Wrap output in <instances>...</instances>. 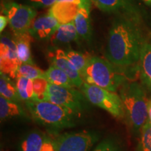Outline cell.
Returning <instances> with one entry per match:
<instances>
[{"label":"cell","instance_id":"obj_1","mask_svg":"<svg viewBox=\"0 0 151 151\" xmlns=\"http://www.w3.org/2000/svg\"><path fill=\"white\" fill-rule=\"evenodd\" d=\"M148 43L149 34L139 14H118L109 30L106 58L118 67H132L139 61Z\"/></svg>","mask_w":151,"mask_h":151},{"label":"cell","instance_id":"obj_2","mask_svg":"<svg viewBox=\"0 0 151 151\" xmlns=\"http://www.w3.org/2000/svg\"><path fill=\"white\" fill-rule=\"evenodd\" d=\"M122 99L127 124L136 134H140L143 126L148 120V104L146 88L135 81L125 82L120 87Z\"/></svg>","mask_w":151,"mask_h":151},{"label":"cell","instance_id":"obj_3","mask_svg":"<svg viewBox=\"0 0 151 151\" xmlns=\"http://www.w3.org/2000/svg\"><path fill=\"white\" fill-rule=\"evenodd\" d=\"M25 104L36 122L53 132L74 127L81 117L71 109L49 101H29Z\"/></svg>","mask_w":151,"mask_h":151},{"label":"cell","instance_id":"obj_4","mask_svg":"<svg viewBox=\"0 0 151 151\" xmlns=\"http://www.w3.org/2000/svg\"><path fill=\"white\" fill-rule=\"evenodd\" d=\"M81 77L87 83L95 85L113 92L127 81L124 67L95 56L90 57Z\"/></svg>","mask_w":151,"mask_h":151},{"label":"cell","instance_id":"obj_5","mask_svg":"<svg viewBox=\"0 0 151 151\" xmlns=\"http://www.w3.org/2000/svg\"><path fill=\"white\" fill-rule=\"evenodd\" d=\"M80 89L90 103L107 111L115 118H124L122 99L115 92L86 82Z\"/></svg>","mask_w":151,"mask_h":151},{"label":"cell","instance_id":"obj_6","mask_svg":"<svg viewBox=\"0 0 151 151\" xmlns=\"http://www.w3.org/2000/svg\"><path fill=\"white\" fill-rule=\"evenodd\" d=\"M46 101L68 108L79 116L88 108V100L82 91L49 83Z\"/></svg>","mask_w":151,"mask_h":151},{"label":"cell","instance_id":"obj_7","mask_svg":"<svg viewBox=\"0 0 151 151\" xmlns=\"http://www.w3.org/2000/svg\"><path fill=\"white\" fill-rule=\"evenodd\" d=\"M99 139L97 132L81 130L58 134L54 139L58 151H90Z\"/></svg>","mask_w":151,"mask_h":151},{"label":"cell","instance_id":"obj_8","mask_svg":"<svg viewBox=\"0 0 151 151\" xmlns=\"http://www.w3.org/2000/svg\"><path fill=\"white\" fill-rule=\"evenodd\" d=\"M1 6L4 15L8 17L9 25L14 35L27 32L37 16L35 9L14 1H8Z\"/></svg>","mask_w":151,"mask_h":151},{"label":"cell","instance_id":"obj_9","mask_svg":"<svg viewBox=\"0 0 151 151\" xmlns=\"http://www.w3.org/2000/svg\"><path fill=\"white\" fill-rule=\"evenodd\" d=\"M18 58L16 42L8 36H1L0 70L11 78H16V72L21 65Z\"/></svg>","mask_w":151,"mask_h":151},{"label":"cell","instance_id":"obj_10","mask_svg":"<svg viewBox=\"0 0 151 151\" xmlns=\"http://www.w3.org/2000/svg\"><path fill=\"white\" fill-rule=\"evenodd\" d=\"M48 59L51 65L60 68L69 76L75 87L78 88H81L84 81L83 80L80 73L73 67V66L69 62V59L66 55L65 51L61 49L57 48L53 51L49 52Z\"/></svg>","mask_w":151,"mask_h":151},{"label":"cell","instance_id":"obj_11","mask_svg":"<svg viewBox=\"0 0 151 151\" xmlns=\"http://www.w3.org/2000/svg\"><path fill=\"white\" fill-rule=\"evenodd\" d=\"M60 24L50 15L47 14L35 18L32 22L28 32L38 39H50Z\"/></svg>","mask_w":151,"mask_h":151},{"label":"cell","instance_id":"obj_12","mask_svg":"<svg viewBox=\"0 0 151 151\" xmlns=\"http://www.w3.org/2000/svg\"><path fill=\"white\" fill-rule=\"evenodd\" d=\"M98 9L108 14H139L132 0H90Z\"/></svg>","mask_w":151,"mask_h":151},{"label":"cell","instance_id":"obj_13","mask_svg":"<svg viewBox=\"0 0 151 151\" xmlns=\"http://www.w3.org/2000/svg\"><path fill=\"white\" fill-rule=\"evenodd\" d=\"M80 5L71 2H56L50 7L48 14L55 18L60 24L73 22L78 14Z\"/></svg>","mask_w":151,"mask_h":151},{"label":"cell","instance_id":"obj_14","mask_svg":"<svg viewBox=\"0 0 151 151\" xmlns=\"http://www.w3.org/2000/svg\"><path fill=\"white\" fill-rule=\"evenodd\" d=\"M139 62L141 85L146 90L151 91V42L143 49Z\"/></svg>","mask_w":151,"mask_h":151},{"label":"cell","instance_id":"obj_15","mask_svg":"<svg viewBox=\"0 0 151 151\" xmlns=\"http://www.w3.org/2000/svg\"><path fill=\"white\" fill-rule=\"evenodd\" d=\"M90 11V6H81L78 14L73 20L79 37L87 41H89L92 37Z\"/></svg>","mask_w":151,"mask_h":151},{"label":"cell","instance_id":"obj_16","mask_svg":"<svg viewBox=\"0 0 151 151\" xmlns=\"http://www.w3.org/2000/svg\"><path fill=\"white\" fill-rule=\"evenodd\" d=\"M79 35L76 29L74 22L60 24L58 29L50 38L52 45H62L76 41Z\"/></svg>","mask_w":151,"mask_h":151},{"label":"cell","instance_id":"obj_17","mask_svg":"<svg viewBox=\"0 0 151 151\" xmlns=\"http://www.w3.org/2000/svg\"><path fill=\"white\" fill-rule=\"evenodd\" d=\"M16 118H28L25 111L20 103L7 99L0 96V119L1 121Z\"/></svg>","mask_w":151,"mask_h":151},{"label":"cell","instance_id":"obj_18","mask_svg":"<svg viewBox=\"0 0 151 151\" xmlns=\"http://www.w3.org/2000/svg\"><path fill=\"white\" fill-rule=\"evenodd\" d=\"M14 39L16 42L18 58L21 64H31L34 65L32 58L30 46L34 38L30 34L25 32L21 35H16Z\"/></svg>","mask_w":151,"mask_h":151},{"label":"cell","instance_id":"obj_19","mask_svg":"<svg viewBox=\"0 0 151 151\" xmlns=\"http://www.w3.org/2000/svg\"><path fill=\"white\" fill-rule=\"evenodd\" d=\"M44 78L48 81L49 83L56 86L69 88H73L75 87L69 76L53 65H50V67L45 71Z\"/></svg>","mask_w":151,"mask_h":151},{"label":"cell","instance_id":"obj_20","mask_svg":"<svg viewBox=\"0 0 151 151\" xmlns=\"http://www.w3.org/2000/svg\"><path fill=\"white\" fill-rule=\"evenodd\" d=\"M45 134L39 130L30 131L21 139L20 151H41Z\"/></svg>","mask_w":151,"mask_h":151},{"label":"cell","instance_id":"obj_21","mask_svg":"<svg viewBox=\"0 0 151 151\" xmlns=\"http://www.w3.org/2000/svg\"><path fill=\"white\" fill-rule=\"evenodd\" d=\"M0 94L6 99L20 103L22 101L14 84L8 76L0 73Z\"/></svg>","mask_w":151,"mask_h":151},{"label":"cell","instance_id":"obj_22","mask_svg":"<svg viewBox=\"0 0 151 151\" xmlns=\"http://www.w3.org/2000/svg\"><path fill=\"white\" fill-rule=\"evenodd\" d=\"M16 86L22 101H24V102L32 101L35 97L33 80L23 77L17 78Z\"/></svg>","mask_w":151,"mask_h":151},{"label":"cell","instance_id":"obj_23","mask_svg":"<svg viewBox=\"0 0 151 151\" xmlns=\"http://www.w3.org/2000/svg\"><path fill=\"white\" fill-rule=\"evenodd\" d=\"M44 72L35 65L22 64L17 70L16 78L23 77L34 80L38 78H44Z\"/></svg>","mask_w":151,"mask_h":151},{"label":"cell","instance_id":"obj_24","mask_svg":"<svg viewBox=\"0 0 151 151\" xmlns=\"http://www.w3.org/2000/svg\"><path fill=\"white\" fill-rule=\"evenodd\" d=\"M65 53L73 67L80 73L81 76L82 75L86 69L90 57L85 55L84 54L75 50H68L65 51Z\"/></svg>","mask_w":151,"mask_h":151},{"label":"cell","instance_id":"obj_25","mask_svg":"<svg viewBox=\"0 0 151 151\" xmlns=\"http://www.w3.org/2000/svg\"><path fill=\"white\" fill-rule=\"evenodd\" d=\"M137 151H151V123L148 119L141 129Z\"/></svg>","mask_w":151,"mask_h":151},{"label":"cell","instance_id":"obj_26","mask_svg":"<svg viewBox=\"0 0 151 151\" xmlns=\"http://www.w3.org/2000/svg\"><path fill=\"white\" fill-rule=\"evenodd\" d=\"M49 86L48 81L44 78L33 80L35 97L32 101H46V93Z\"/></svg>","mask_w":151,"mask_h":151},{"label":"cell","instance_id":"obj_27","mask_svg":"<svg viewBox=\"0 0 151 151\" xmlns=\"http://www.w3.org/2000/svg\"><path fill=\"white\" fill-rule=\"evenodd\" d=\"M92 151H122L118 140L113 137H107L99 142Z\"/></svg>","mask_w":151,"mask_h":151},{"label":"cell","instance_id":"obj_28","mask_svg":"<svg viewBox=\"0 0 151 151\" xmlns=\"http://www.w3.org/2000/svg\"><path fill=\"white\" fill-rule=\"evenodd\" d=\"M41 151H58L55 139L45 135Z\"/></svg>","mask_w":151,"mask_h":151},{"label":"cell","instance_id":"obj_29","mask_svg":"<svg viewBox=\"0 0 151 151\" xmlns=\"http://www.w3.org/2000/svg\"><path fill=\"white\" fill-rule=\"evenodd\" d=\"M58 0H29V1L32 4L36 6H52L57 2Z\"/></svg>","mask_w":151,"mask_h":151},{"label":"cell","instance_id":"obj_30","mask_svg":"<svg viewBox=\"0 0 151 151\" xmlns=\"http://www.w3.org/2000/svg\"><path fill=\"white\" fill-rule=\"evenodd\" d=\"M9 23V18L8 17L5 15L1 14L0 16V32H2L3 30L6 27L7 24Z\"/></svg>","mask_w":151,"mask_h":151},{"label":"cell","instance_id":"obj_31","mask_svg":"<svg viewBox=\"0 0 151 151\" xmlns=\"http://www.w3.org/2000/svg\"><path fill=\"white\" fill-rule=\"evenodd\" d=\"M60 1H64V2H71L77 4L78 5H81L83 2V0H58L57 2H60Z\"/></svg>","mask_w":151,"mask_h":151},{"label":"cell","instance_id":"obj_32","mask_svg":"<svg viewBox=\"0 0 151 151\" xmlns=\"http://www.w3.org/2000/svg\"><path fill=\"white\" fill-rule=\"evenodd\" d=\"M148 119L151 123V97L148 99Z\"/></svg>","mask_w":151,"mask_h":151},{"label":"cell","instance_id":"obj_33","mask_svg":"<svg viewBox=\"0 0 151 151\" xmlns=\"http://www.w3.org/2000/svg\"><path fill=\"white\" fill-rule=\"evenodd\" d=\"M142 1L146 4L148 5V6L151 7V0H142Z\"/></svg>","mask_w":151,"mask_h":151}]
</instances>
